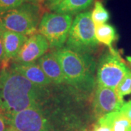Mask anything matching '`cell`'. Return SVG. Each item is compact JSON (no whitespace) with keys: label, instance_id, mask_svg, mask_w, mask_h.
<instances>
[{"label":"cell","instance_id":"24","mask_svg":"<svg viewBox=\"0 0 131 131\" xmlns=\"http://www.w3.org/2000/svg\"><path fill=\"white\" fill-rule=\"evenodd\" d=\"M127 61L130 63V64L131 65V56H127Z\"/></svg>","mask_w":131,"mask_h":131},{"label":"cell","instance_id":"9","mask_svg":"<svg viewBox=\"0 0 131 131\" xmlns=\"http://www.w3.org/2000/svg\"><path fill=\"white\" fill-rule=\"evenodd\" d=\"M2 36L5 50V59L1 67L7 68L9 66V62L12 60H14L18 56L21 47H23L28 37L24 34L5 29L3 31Z\"/></svg>","mask_w":131,"mask_h":131},{"label":"cell","instance_id":"15","mask_svg":"<svg viewBox=\"0 0 131 131\" xmlns=\"http://www.w3.org/2000/svg\"><path fill=\"white\" fill-rule=\"evenodd\" d=\"M91 18L95 26L106 24L110 19V13L103 6L100 0H96L94 3V7L91 13Z\"/></svg>","mask_w":131,"mask_h":131},{"label":"cell","instance_id":"6","mask_svg":"<svg viewBox=\"0 0 131 131\" xmlns=\"http://www.w3.org/2000/svg\"><path fill=\"white\" fill-rule=\"evenodd\" d=\"M72 15L45 13L39 24L38 31L46 38L52 51L63 47L73 22Z\"/></svg>","mask_w":131,"mask_h":131},{"label":"cell","instance_id":"16","mask_svg":"<svg viewBox=\"0 0 131 131\" xmlns=\"http://www.w3.org/2000/svg\"><path fill=\"white\" fill-rule=\"evenodd\" d=\"M115 91L119 97L121 98L131 93V71L127 73L124 77L122 81L117 85Z\"/></svg>","mask_w":131,"mask_h":131},{"label":"cell","instance_id":"27","mask_svg":"<svg viewBox=\"0 0 131 131\" xmlns=\"http://www.w3.org/2000/svg\"><path fill=\"white\" fill-rule=\"evenodd\" d=\"M84 131H88V130H84Z\"/></svg>","mask_w":131,"mask_h":131},{"label":"cell","instance_id":"10","mask_svg":"<svg viewBox=\"0 0 131 131\" xmlns=\"http://www.w3.org/2000/svg\"><path fill=\"white\" fill-rule=\"evenodd\" d=\"M10 67L38 86L47 88L53 85L51 80L46 76L37 62L31 63H17L13 62Z\"/></svg>","mask_w":131,"mask_h":131},{"label":"cell","instance_id":"1","mask_svg":"<svg viewBox=\"0 0 131 131\" xmlns=\"http://www.w3.org/2000/svg\"><path fill=\"white\" fill-rule=\"evenodd\" d=\"M53 85L38 86L11 67H0V115L7 119L16 113L42 105L52 95Z\"/></svg>","mask_w":131,"mask_h":131},{"label":"cell","instance_id":"22","mask_svg":"<svg viewBox=\"0 0 131 131\" xmlns=\"http://www.w3.org/2000/svg\"><path fill=\"white\" fill-rule=\"evenodd\" d=\"M93 131H112V129L108 125L97 122L94 125Z\"/></svg>","mask_w":131,"mask_h":131},{"label":"cell","instance_id":"7","mask_svg":"<svg viewBox=\"0 0 131 131\" xmlns=\"http://www.w3.org/2000/svg\"><path fill=\"white\" fill-rule=\"evenodd\" d=\"M125 101L119 97L115 90L96 84L92 103L95 117L100 118L108 113L120 111Z\"/></svg>","mask_w":131,"mask_h":131},{"label":"cell","instance_id":"25","mask_svg":"<svg viewBox=\"0 0 131 131\" xmlns=\"http://www.w3.org/2000/svg\"><path fill=\"white\" fill-rule=\"evenodd\" d=\"M45 0H38V2H39V4H40V5H43V3H44V2H45Z\"/></svg>","mask_w":131,"mask_h":131},{"label":"cell","instance_id":"12","mask_svg":"<svg viewBox=\"0 0 131 131\" xmlns=\"http://www.w3.org/2000/svg\"><path fill=\"white\" fill-rule=\"evenodd\" d=\"M97 122L109 126L112 131H131V121L120 111L108 113L98 118Z\"/></svg>","mask_w":131,"mask_h":131},{"label":"cell","instance_id":"18","mask_svg":"<svg viewBox=\"0 0 131 131\" xmlns=\"http://www.w3.org/2000/svg\"><path fill=\"white\" fill-rule=\"evenodd\" d=\"M5 28L0 24V67L2 66L3 61L5 59V50H4V44H3V31Z\"/></svg>","mask_w":131,"mask_h":131},{"label":"cell","instance_id":"3","mask_svg":"<svg viewBox=\"0 0 131 131\" xmlns=\"http://www.w3.org/2000/svg\"><path fill=\"white\" fill-rule=\"evenodd\" d=\"M45 7L40 4L24 2L13 9L0 14V24L5 30L31 36L37 31Z\"/></svg>","mask_w":131,"mask_h":131},{"label":"cell","instance_id":"26","mask_svg":"<svg viewBox=\"0 0 131 131\" xmlns=\"http://www.w3.org/2000/svg\"><path fill=\"white\" fill-rule=\"evenodd\" d=\"M9 131H17V130H14L13 128H12V127H11V128H10V130H9Z\"/></svg>","mask_w":131,"mask_h":131},{"label":"cell","instance_id":"11","mask_svg":"<svg viewBox=\"0 0 131 131\" xmlns=\"http://www.w3.org/2000/svg\"><path fill=\"white\" fill-rule=\"evenodd\" d=\"M42 71L53 84L62 85L66 84V80L61 65L52 52L45 54L37 61Z\"/></svg>","mask_w":131,"mask_h":131},{"label":"cell","instance_id":"5","mask_svg":"<svg viewBox=\"0 0 131 131\" xmlns=\"http://www.w3.org/2000/svg\"><path fill=\"white\" fill-rule=\"evenodd\" d=\"M131 71L115 49L103 52L96 66V84L115 90L124 77Z\"/></svg>","mask_w":131,"mask_h":131},{"label":"cell","instance_id":"13","mask_svg":"<svg viewBox=\"0 0 131 131\" xmlns=\"http://www.w3.org/2000/svg\"><path fill=\"white\" fill-rule=\"evenodd\" d=\"M94 0H63L52 11L60 13L74 15L81 13L92 5Z\"/></svg>","mask_w":131,"mask_h":131},{"label":"cell","instance_id":"19","mask_svg":"<svg viewBox=\"0 0 131 131\" xmlns=\"http://www.w3.org/2000/svg\"><path fill=\"white\" fill-rule=\"evenodd\" d=\"M120 112L131 121V101L123 104Z\"/></svg>","mask_w":131,"mask_h":131},{"label":"cell","instance_id":"8","mask_svg":"<svg viewBox=\"0 0 131 131\" xmlns=\"http://www.w3.org/2000/svg\"><path fill=\"white\" fill-rule=\"evenodd\" d=\"M49 48V43L46 38L39 33H35L31 36H29L27 39L18 56L13 60V63H35L46 54V52Z\"/></svg>","mask_w":131,"mask_h":131},{"label":"cell","instance_id":"17","mask_svg":"<svg viewBox=\"0 0 131 131\" xmlns=\"http://www.w3.org/2000/svg\"><path fill=\"white\" fill-rule=\"evenodd\" d=\"M26 2V0H0V14L15 9Z\"/></svg>","mask_w":131,"mask_h":131},{"label":"cell","instance_id":"4","mask_svg":"<svg viewBox=\"0 0 131 131\" xmlns=\"http://www.w3.org/2000/svg\"><path fill=\"white\" fill-rule=\"evenodd\" d=\"M98 46L91 13L84 12L77 15L71 24L66 47L80 53L92 54Z\"/></svg>","mask_w":131,"mask_h":131},{"label":"cell","instance_id":"23","mask_svg":"<svg viewBox=\"0 0 131 131\" xmlns=\"http://www.w3.org/2000/svg\"><path fill=\"white\" fill-rule=\"evenodd\" d=\"M27 2H31V3H34V4H39L38 0H26Z\"/></svg>","mask_w":131,"mask_h":131},{"label":"cell","instance_id":"20","mask_svg":"<svg viewBox=\"0 0 131 131\" xmlns=\"http://www.w3.org/2000/svg\"><path fill=\"white\" fill-rule=\"evenodd\" d=\"M63 0H45L43 3L45 8H47L49 10H52L57 5L60 4Z\"/></svg>","mask_w":131,"mask_h":131},{"label":"cell","instance_id":"2","mask_svg":"<svg viewBox=\"0 0 131 131\" xmlns=\"http://www.w3.org/2000/svg\"><path fill=\"white\" fill-rule=\"evenodd\" d=\"M61 65L66 84L86 96L96 87V63L92 54L80 53L66 47L52 52Z\"/></svg>","mask_w":131,"mask_h":131},{"label":"cell","instance_id":"21","mask_svg":"<svg viewBox=\"0 0 131 131\" xmlns=\"http://www.w3.org/2000/svg\"><path fill=\"white\" fill-rule=\"evenodd\" d=\"M11 127L5 117L0 115V131H9Z\"/></svg>","mask_w":131,"mask_h":131},{"label":"cell","instance_id":"14","mask_svg":"<svg viewBox=\"0 0 131 131\" xmlns=\"http://www.w3.org/2000/svg\"><path fill=\"white\" fill-rule=\"evenodd\" d=\"M95 37L98 42L113 49V43L118 38L117 30L114 26L108 24H103L95 26Z\"/></svg>","mask_w":131,"mask_h":131}]
</instances>
